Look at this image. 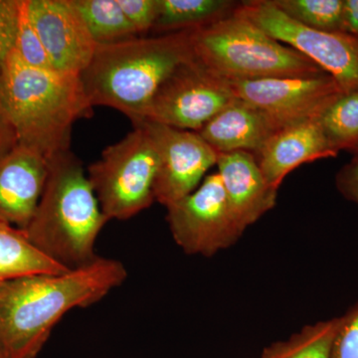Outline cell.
Here are the masks:
<instances>
[{
    "mask_svg": "<svg viewBox=\"0 0 358 358\" xmlns=\"http://www.w3.org/2000/svg\"><path fill=\"white\" fill-rule=\"evenodd\" d=\"M159 155L141 124L88 167V178L108 220H128L155 201Z\"/></svg>",
    "mask_w": 358,
    "mask_h": 358,
    "instance_id": "obj_6",
    "label": "cell"
},
{
    "mask_svg": "<svg viewBox=\"0 0 358 358\" xmlns=\"http://www.w3.org/2000/svg\"><path fill=\"white\" fill-rule=\"evenodd\" d=\"M238 13L272 38L303 54L334 78L345 93L358 90V40L345 33L319 31L288 17L271 0L239 4Z\"/></svg>",
    "mask_w": 358,
    "mask_h": 358,
    "instance_id": "obj_7",
    "label": "cell"
},
{
    "mask_svg": "<svg viewBox=\"0 0 358 358\" xmlns=\"http://www.w3.org/2000/svg\"><path fill=\"white\" fill-rule=\"evenodd\" d=\"M23 0H0V72L15 45Z\"/></svg>",
    "mask_w": 358,
    "mask_h": 358,
    "instance_id": "obj_24",
    "label": "cell"
},
{
    "mask_svg": "<svg viewBox=\"0 0 358 358\" xmlns=\"http://www.w3.org/2000/svg\"><path fill=\"white\" fill-rule=\"evenodd\" d=\"M28 20L38 33L52 68L81 75L96 46L73 0H24Z\"/></svg>",
    "mask_w": 358,
    "mask_h": 358,
    "instance_id": "obj_12",
    "label": "cell"
},
{
    "mask_svg": "<svg viewBox=\"0 0 358 358\" xmlns=\"http://www.w3.org/2000/svg\"><path fill=\"white\" fill-rule=\"evenodd\" d=\"M47 162L48 176L26 236L63 267H83L98 258L96 238L109 220L83 164L71 150Z\"/></svg>",
    "mask_w": 358,
    "mask_h": 358,
    "instance_id": "obj_4",
    "label": "cell"
},
{
    "mask_svg": "<svg viewBox=\"0 0 358 358\" xmlns=\"http://www.w3.org/2000/svg\"><path fill=\"white\" fill-rule=\"evenodd\" d=\"M235 100L225 81L192 58L179 66L160 86L145 121L199 131Z\"/></svg>",
    "mask_w": 358,
    "mask_h": 358,
    "instance_id": "obj_9",
    "label": "cell"
},
{
    "mask_svg": "<svg viewBox=\"0 0 358 358\" xmlns=\"http://www.w3.org/2000/svg\"><path fill=\"white\" fill-rule=\"evenodd\" d=\"M96 44L138 37L117 0H73Z\"/></svg>",
    "mask_w": 358,
    "mask_h": 358,
    "instance_id": "obj_19",
    "label": "cell"
},
{
    "mask_svg": "<svg viewBox=\"0 0 358 358\" xmlns=\"http://www.w3.org/2000/svg\"><path fill=\"white\" fill-rule=\"evenodd\" d=\"M341 317L306 327L287 341L264 350L262 358H331Z\"/></svg>",
    "mask_w": 358,
    "mask_h": 358,
    "instance_id": "obj_20",
    "label": "cell"
},
{
    "mask_svg": "<svg viewBox=\"0 0 358 358\" xmlns=\"http://www.w3.org/2000/svg\"><path fill=\"white\" fill-rule=\"evenodd\" d=\"M216 166L231 213L244 232L273 209L278 189L268 182L251 152L219 154Z\"/></svg>",
    "mask_w": 358,
    "mask_h": 358,
    "instance_id": "obj_15",
    "label": "cell"
},
{
    "mask_svg": "<svg viewBox=\"0 0 358 358\" xmlns=\"http://www.w3.org/2000/svg\"><path fill=\"white\" fill-rule=\"evenodd\" d=\"M280 126L265 113L236 99L197 131L218 154L255 155Z\"/></svg>",
    "mask_w": 358,
    "mask_h": 358,
    "instance_id": "obj_16",
    "label": "cell"
},
{
    "mask_svg": "<svg viewBox=\"0 0 358 358\" xmlns=\"http://www.w3.org/2000/svg\"><path fill=\"white\" fill-rule=\"evenodd\" d=\"M138 36L154 29L159 11V0H117Z\"/></svg>",
    "mask_w": 358,
    "mask_h": 358,
    "instance_id": "obj_26",
    "label": "cell"
},
{
    "mask_svg": "<svg viewBox=\"0 0 358 358\" xmlns=\"http://www.w3.org/2000/svg\"><path fill=\"white\" fill-rule=\"evenodd\" d=\"M338 155L317 119H310L275 131L255 157L268 182L279 189L284 178L296 167Z\"/></svg>",
    "mask_w": 358,
    "mask_h": 358,
    "instance_id": "obj_14",
    "label": "cell"
},
{
    "mask_svg": "<svg viewBox=\"0 0 358 358\" xmlns=\"http://www.w3.org/2000/svg\"><path fill=\"white\" fill-rule=\"evenodd\" d=\"M193 60L224 81L310 77L326 73L310 59L272 38L236 9L189 30Z\"/></svg>",
    "mask_w": 358,
    "mask_h": 358,
    "instance_id": "obj_5",
    "label": "cell"
},
{
    "mask_svg": "<svg viewBox=\"0 0 358 358\" xmlns=\"http://www.w3.org/2000/svg\"><path fill=\"white\" fill-rule=\"evenodd\" d=\"M343 33L358 40V0H343Z\"/></svg>",
    "mask_w": 358,
    "mask_h": 358,
    "instance_id": "obj_29",
    "label": "cell"
},
{
    "mask_svg": "<svg viewBox=\"0 0 358 358\" xmlns=\"http://www.w3.org/2000/svg\"><path fill=\"white\" fill-rule=\"evenodd\" d=\"M17 145L15 129L0 96V157L8 154Z\"/></svg>",
    "mask_w": 358,
    "mask_h": 358,
    "instance_id": "obj_28",
    "label": "cell"
},
{
    "mask_svg": "<svg viewBox=\"0 0 358 358\" xmlns=\"http://www.w3.org/2000/svg\"><path fill=\"white\" fill-rule=\"evenodd\" d=\"M0 358H6V355H4L3 350H2L1 345H0Z\"/></svg>",
    "mask_w": 358,
    "mask_h": 358,
    "instance_id": "obj_30",
    "label": "cell"
},
{
    "mask_svg": "<svg viewBox=\"0 0 358 358\" xmlns=\"http://www.w3.org/2000/svg\"><path fill=\"white\" fill-rule=\"evenodd\" d=\"M48 162L18 145L0 157V221L25 230L43 193Z\"/></svg>",
    "mask_w": 358,
    "mask_h": 358,
    "instance_id": "obj_13",
    "label": "cell"
},
{
    "mask_svg": "<svg viewBox=\"0 0 358 358\" xmlns=\"http://www.w3.org/2000/svg\"><path fill=\"white\" fill-rule=\"evenodd\" d=\"M300 24L319 31L343 33V0H271Z\"/></svg>",
    "mask_w": 358,
    "mask_h": 358,
    "instance_id": "obj_22",
    "label": "cell"
},
{
    "mask_svg": "<svg viewBox=\"0 0 358 358\" xmlns=\"http://www.w3.org/2000/svg\"><path fill=\"white\" fill-rule=\"evenodd\" d=\"M192 58L189 30L99 44L80 75L93 107L122 113L134 124L143 122L160 86Z\"/></svg>",
    "mask_w": 358,
    "mask_h": 358,
    "instance_id": "obj_3",
    "label": "cell"
},
{
    "mask_svg": "<svg viewBox=\"0 0 358 358\" xmlns=\"http://www.w3.org/2000/svg\"><path fill=\"white\" fill-rule=\"evenodd\" d=\"M317 121L336 152L358 155V90L341 94Z\"/></svg>",
    "mask_w": 358,
    "mask_h": 358,
    "instance_id": "obj_21",
    "label": "cell"
},
{
    "mask_svg": "<svg viewBox=\"0 0 358 358\" xmlns=\"http://www.w3.org/2000/svg\"><path fill=\"white\" fill-rule=\"evenodd\" d=\"M67 271L69 268L55 262L33 245L24 230L0 221V280L62 274Z\"/></svg>",
    "mask_w": 358,
    "mask_h": 358,
    "instance_id": "obj_17",
    "label": "cell"
},
{
    "mask_svg": "<svg viewBox=\"0 0 358 358\" xmlns=\"http://www.w3.org/2000/svg\"><path fill=\"white\" fill-rule=\"evenodd\" d=\"M13 51L25 65L29 67L35 69L53 70L50 59L45 50L38 33L26 15L24 0H23L22 14H21L17 37H16Z\"/></svg>",
    "mask_w": 358,
    "mask_h": 358,
    "instance_id": "obj_23",
    "label": "cell"
},
{
    "mask_svg": "<svg viewBox=\"0 0 358 358\" xmlns=\"http://www.w3.org/2000/svg\"><path fill=\"white\" fill-rule=\"evenodd\" d=\"M238 2L230 0H159L154 26L157 33H176L211 24L234 13Z\"/></svg>",
    "mask_w": 358,
    "mask_h": 358,
    "instance_id": "obj_18",
    "label": "cell"
},
{
    "mask_svg": "<svg viewBox=\"0 0 358 358\" xmlns=\"http://www.w3.org/2000/svg\"><path fill=\"white\" fill-rule=\"evenodd\" d=\"M0 96L18 145L47 160L69 152L75 122L93 115L79 75L35 69L13 51L0 72Z\"/></svg>",
    "mask_w": 358,
    "mask_h": 358,
    "instance_id": "obj_2",
    "label": "cell"
},
{
    "mask_svg": "<svg viewBox=\"0 0 358 358\" xmlns=\"http://www.w3.org/2000/svg\"><path fill=\"white\" fill-rule=\"evenodd\" d=\"M225 82L235 98L262 110L280 128L305 120L317 119L345 93L327 73L310 77Z\"/></svg>",
    "mask_w": 358,
    "mask_h": 358,
    "instance_id": "obj_10",
    "label": "cell"
},
{
    "mask_svg": "<svg viewBox=\"0 0 358 358\" xmlns=\"http://www.w3.org/2000/svg\"><path fill=\"white\" fill-rule=\"evenodd\" d=\"M124 264L99 256L62 274L0 280V345L6 358H37L59 320L121 286Z\"/></svg>",
    "mask_w": 358,
    "mask_h": 358,
    "instance_id": "obj_1",
    "label": "cell"
},
{
    "mask_svg": "<svg viewBox=\"0 0 358 358\" xmlns=\"http://www.w3.org/2000/svg\"><path fill=\"white\" fill-rule=\"evenodd\" d=\"M166 207L173 239L190 255H214L243 233L231 213L218 173L205 176L194 192Z\"/></svg>",
    "mask_w": 358,
    "mask_h": 358,
    "instance_id": "obj_8",
    "label": "cell"
},
{
    "mask_svg": "<svg viewBox=\"0 0 358 358\" xmlns=\"http://www.w3.org/2000/svg\"><path fill=\"white\" fill-rule=\"evenodd\" d=\"M159 155L155 200L167 206L194 192L205 174L217 164L218 152L197 131L143 121Z\"/></svg>",
    "mask_w": 358,
    "mask_h": 358,
    "instance_id": "obj_11",
    "label": "cell"
},
{
    "mask_svg": "<svg viewBox=\"0 0 358 358\" xmlns=\"http://www.w3.org/2000/svg\"><path fill=\"white\" fill-rule=\"evenodd\" d=\"M331 358H358V303L341 317Z\"/></svg>",
    "mask_w": 358,
    "mask_h": 358,
    "instance_id": "obj_25",
    "label": "cell"
},
{
    "mask_svg": "<svg viewBox=\"0 0 358 358\" xmlns=\"http://www.w3.org/2000/svg\"><path fill=\"white\" fill-rule=\"evenodd\" d=\"M336 186L343 196L358 205V155L341 169L336 176Z\"/></svg>",
    "mask_w": 358,
    "mask_h": 358,
    "instance_id": "obj_27",
    "label": "cell"
}]
</instances>
